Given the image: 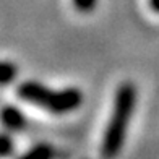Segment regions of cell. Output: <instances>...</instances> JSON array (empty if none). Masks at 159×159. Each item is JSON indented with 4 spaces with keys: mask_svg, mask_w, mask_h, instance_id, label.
I'll list each match as a JSON object with an SVG mask.
<instances>
[{
    "mask_svg": "<svg viewBox=\"0 0 159 159\" xmlns=\"http://www.w3.org/2000/svg\"><path fill=\"white\" fill-rule=\"evenodd\" d=\"M136 106V88L133 83H122L115 91L112 114L104 130L102 143H101V154L104 159H114L125 143L128 122L133 117Z\"/></svg>",
    "mask_w": 159,
    "mask_h": 159,
    "instance_id": "1",
    "label": "cell"
},
{
    "mask_svg": "<svg viewBox=\"0 0 159 159\" xmlns=\"http://www.w3.org/2000/svg\"><path fill=\"white\" fill-rule=\"evenodd\" d=\"M18 159H54V148L49 144H36Z\"/></svg>",
    "mask_w": 159,
    "mask_h": 159,
    "instance_id": "4",
    "label": "cell"
},
{
    "mask_svg": "<svg viewBox=\"0 0 159 159\" xmlns=\"http://www.w3.org/2000/svg\"><path fill=\"white\" fill-rule=\"evenodd\" d=\"M18 73L16 65L11 62H0V86H7L15 81Z\"/></svg>",
    "mask_w": 159,
    "mask_h": 159,
    "instance_id": "5",
    "label": "cell"
},
{
    "mask_svg": "<svg viewBox=\"0 0 159 159\" xmlns=\"http://www.w3.org/2000/svg\"><path fill=\"white\" fill-rule=\"evenodd\" d=\"M148 5H149L151 11H154L159 15V0H148Z\"/></svg>",
    "mask_w": 159,
    "mask_h": 159,
    "instance_id": "8",
    "label": "cell"
},
{
    "mask_svg": "<svg viewBox=\"0 0 159 159\" xmlns=\"http://www.w3.org/2000/svg\"><path fill=\"white\" fill-rule=\"evenodd\" d=\"M0 122L10 132H20V130H23L26 127L25 114L15 106H5L0 111Z\"/></svg>",
    "mask_w": 159,
    "mask_h": 159,
    "instance_id": "3",
    "label": "cell"
},
{
    "mask_svg": "<svg viewBox=\"0 0 159 159\" xmlns=\"http://www.w3.org/2000/svg\"><path fill=\"white\" fill-rule=\"evenodd\" d=\"M71 2H73L75 10L80 13H91L98 5V0H71Z\"/></svg>",
    "mask_w": 159,
    "mask_h": 159,
    "instance_id": "7",
    "label": "cell"
},
{
    "mask_svg": "<svg viewBox=\"0 0 159 159\" xmlns=\"http://www.w3.org/2000/svg\"><path fill=\"white\" fill-rule=\"evenodd\" d=\"M15 143L7 133H0V157H8L13 153Z\"/></svg>",
    "mask_w": 159,
    "mask_h": 159,
    "instance_id": "6",
    "label": "cell"
},
{
    "mask_svg": "<svg viewBox=\"0 0 159 159\" xmlns=\"http://www.w3.org/2000/svg\"><path fill=\"white\" fill-rule=\"evenodd\" d=\"M16 93L25 102L38 106L55 115L70 114L83 104V93L78 88L50 89L38 81H23L16 88Z\"/></svg>",
    "mask_w": 159,
    "mask_h": 159,
    "instance_id": "2",
    "label": "cell"
}]
</instances>
